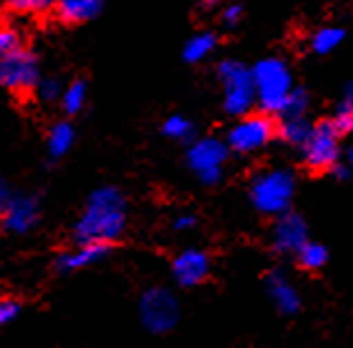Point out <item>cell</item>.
<instances>
[{
	"instance_id": "14",
	"label": "cell",
	"mask_w": 353,
	"mask_h": 348,
	"mask_svg": "<svg viewBox=\"0 0 353 348\" xmlns=\"http://www.w3.org/2000/svg\"><path fill=\"white\" fill-rule=\"evenodd\" d=\"M109 252H111V245H106V243L79 245L74 252H65L56 258V270L58 272H74V270H81V267L95 265L109 256Z\"/></svg>"
},
{
	"instance_id": "24",
	"label": "cell",
	"mask_w": 353,
	"mask_h": 348,
	"mask_svg": "<svg viewBox=\"0 0 353 348\" xmlns=\"http://www.w3.org/2000/svg\"><path fill=\"white\" fill-rule=\"evenodd\" d=\"M310 111V95L305 88H298V85H293L289 97H286V102L282 106V111L277 113V118H291V116H307Z\"/></svg>"
},
{
	"instance_id": "34",
	"label": "cell",
	"mask_w": 353,
	"mask_h": 348,
	"mask_svg": "<svg viewBox=\"0 0 353 348\" xmlns=\"http://www.w3.org/2000/svg\"><path fill=\"white\" fill-rule=\"evenodd\" d=\"M199 3H201L203 8H215V5L219 3V0H199Z\"/></svg>"
},
{
	"instance_id": "6",
	"label": "cell",
	"mask_w": 353,
	"mask_h": 348,
	"mask_svg": "<svg viewBox=\"0 0 353 348\" xmlns=\"http://www.w3.org/2000/svg\"><path fill=\"white\" fill-rule=\"evenodd\" d=\"M342 136L335 130V125L330 120H323V123L312 125L310 136L305 139V143L301 145V159L305 164V169L310 171H330L332 166L339 162V155H342Z\"/></svg>"
},
{
	"instance_id": "1",
	"label": "cell",
	"mask_w": 353,
	"mask_h": 348,
	"mask_svg": "<svg viewBox=\"0 0 353 348\" xmlns=\"http://www.w3.org/2000/svg\"><path fill=\"white\" fill-rule=\"evenodd\" d=\"M128 222V203L116 187H99L85 201V207L74 226L77 245L106 243L121 238Z\"/></svg>"
},
{
	"instance_id": "9",
	"label": "cell",
	"mask_w": 353,
	"mask_h": 348,
	"mask_svg": "<svg viewBox=\"0 0 353 348\" xmlns=\"http://www.w3.org/2000/svg\"><path fill=\"white\" fill-rule=\"evenodd\" d=\"M229 152L231 150L226 141H219V139L212 136L199 139L188 150V166L203 185L215 187L224 178V166L226 159H229Z\"/></svg>"
},
{
	"instance_id": "31",
	"label": "cell",
	"mask_w": 353,
	"mask_h": 348,
	"mask_svg": "<svg viewBox=\"0 0 353 348\" xmlns=\"http://www.w3.org/2000/svg\"><path fill=\"white\" fill-rule=\"evenodd\" d=\"M328 173H330V176L335 178V180H339V183H342V180H349V178H351V173H353V171L349 169V164H339V162H337Z\"/></svg>"
},
{
	"instance_id": "32",
	"label": "cell",
	"mask_w": 353,
	"mask_h": 348,
	"mask_svg": "<svg viewBox=\"0 0 353 348\" xmlns=\"http://www.w3.org/2000/svg\"><path fill=\"white\" fill-rule=\"evenodd\" d=\"M12 196H14V194H12L10 185L5 183L3 178H0V215H3V210H5V207H8V203L12 201Z\"/></svg>"
},
{
	"instance_id": "23",
	"label": "cell",
	"mask_w": 353,
	"mask_h": 348,
	"mask_svg": "<svg viewBox=\"0 0 353 348\" xmlns=\"http://www.w3.org/2000/svg\"><path fill=\"white\" fill-rule=\"evenodd\" d=\"M85 88L83 81H72L68 88H63V95H61V106L68 116H77L79 111L85 106Z\"/></svg>"
},
{
	"instance_id": "30",
	"label": "cell",
	"mask_w": 353,
	"mask_h": 348,
	"mask_svg": "<svg viewBox=\"0 0 353 348\" xmlns=\"http://www.w3.org/2000/svg\"><path fill=\"white\" fill-rule=\"evenodd\" d=\"M173 229L176 231H192L196 229V217L190 215V212H185V215H178L173 219Z\"/></svg>"
},
{
	"instance_id": "20",
	"label": "cell",
	"mask_w": 353,
	"mask_h": 348,
	"mask_svg": "<svg viewBox=\"0 0 353 348\" xmlns=\"http://www.w3.org/2000/svg\"><path fill=\"white\" fill-rule=\"evenodd\" d=\"M215 49H217L215 32H196L194 37H190L188 42H185L183 58L188 60V63H201V60L208 58Z\"/></svg>"
},
{
	"instance_id": "2",
	"label": "cell",
	"mask_w": 353,
	"mask_h": 348,
	"mask_svg": "<svg viewBox=\"0 0 353 348\" xmlns=\"http://www.w3.org/2000/svg\"><path fill=\"white\" fill-rule=\"evenodd\" d=\"M252 81H254L256 106L268 116L277 118L282 106L293 88L291 70L279 58H263L252 67Z\"/></svg>"
},
{
	"instance_id": "26",
	"label": "cell",
	"mask_w": 353,
	"mask_h": 348,
	"mask_svg": "<svg viewBox=\"0 0 353 348\" xmlns=\"http://www.w3.org/2000/svg\"><path fill=\"white\" fill-rule=\"evenodd\" d=\"M35 90H39V97H42L44 102H53V99H61L63 83L58 81V79H53V76H46V79H39Z\"/></svg>"
},
{
	"instance_id": "8",
	"label": "cell",
	"mask_w": 353,
	"mask_h": 348,
	"mask_svg": "<svg viewBox=\"0 0 353 348\" xmlns=\"http://www.w3.org/2000/svg\"><path fill=\"white\" fill-rule=\"evenodd\" d=\"M39 79V63L35 53L14 46L5 56H0V85L17 95H26L37 88Z\"/></svg>"
},
{
	"instance_id": "17",
	"label": "cell",
	"mask_w": 353,
	"mask_h": 348,
	"mask_svg": "<svg viewBox=\"0 0 353 348\" xmlns=\"http://www.w3.org/2000/svg\"><path fill=\"white\" fill-rule=\"evenodd\" d=\"M72 143H74V127L70 123H56L51 127L49 136H46V150L53 159L68 155Z\"/></svg>"
},
{
	"instance_id": "3",
	"label": "cell",
	"mask_w": 353,
	"mask_h": 348,
	"mask_svg": "<svg viewBox=\"0 0 353 348\" xmlns=\"http://www.w3.org/2000/svg\"><path fill=\"white\" fill-rule=\"evenodd\" d=\"M296 196V176L289 169H268L254 176L250 185V201L263 215H282L291 210Z\"/></svg>"
},
{
	"instance_id": "22",
	"label": "cell",
	"mask_w": 353,
	"mask_h": 348,
	"mask_svg": "<svg viewBox=\"0 0 353 348\" xmlns=\"http://www.w3.org/2000/svg\"><path fill=\"white\" fill-rule=\"evenodd\" d=\"M162 134L166 139H171V141H192L194 139V125H192V120L176 113V116L164 120Z\"/></svg>"
},
{
	"instance_id": "27",
	"label": "cell",
	"mask_w": 353,
	"mask_h": 348,
	"mask_svg": "<svg viewBox=\"0 0 353 348\" xmlns=\"http://www.w3.org/2000/svg\"><path fill=\"white\" fill-rule=\"evenodd\" d=\"M19 314H21V305L17 300H0V327L10 325Z\"/></svg>"
},
{
	"instance_id": "28",
	"label": "cell",
	"mask_w": 353,
	"mask_h": 348,
	"mask_svg": "<svg viewBox=\"0 0 353 348\" xmlns=\"http://www.w3.org/2000/svg\"><path fill=\"white\" fill-rule=\"evenodd\" d=\"M14 46H19L17 32L10 28H0V56H5V53L12 51Z\"/></svg>"
},
{
	"instance_id": "11",
	"label": "cell",
	"mask_w": 353,
	"mask_h": 348,
	"mask_svg": "<svg viewBox=\"0 0 353 348\" xmlns=\"http://www.w3.org/2000/svg\"><path fill=\"white\" fill-rule=\"evenodd\" d=\"M173 279L183 286V289H194L203 284L210 274V256L201 249H185L173 258L171 265Z\"/></svg>"
},
{
	"instance_id": "5",
	"label": "cell",
	"mask_w": 353,
	"mask_h": 348,
	"mask_svg": "<svg viewBox=\"0 0 353 348\" xmlns=\"http://www.w3.org/2000/svg\"><path fill=\"white\" fill-rule=\"evenodd\" d=\"M277 139V123L268 113H245L226 134V145L236 155H254Z\"/></svg>"
},
{
	"instance_id": "19",
	"label": "cell",
	"mask_w": 353,
	"mask_h": 348,
	"mask_svg": "<svg viewBox=\"0 0 353 348\" xmlns=\"http://www.w3.org/2000/svg\"><path fill=\"white\" fill-rule=\"evenodd\" d=\"M346 30L339 28V25H323L319 28L314 35L310 37V49L316 53V56H328L337 49L339 44L344 42Z\"/></svg>"
},
{
	"instance_id": "7",
	"label": "cell",
	"mask_w": 353,
	"mask_h": 348,
	"mask_svg": "<svg viewBox=\"0 0 353 348\" xmlns=\"http://www.w3.org/2000/svg\"><path fill=\"white\" fill-rule=\"evenodd\" d=\"M139 318H141V323L148 332L166 334L178 325L181 305H178L176 296H173L169 289L155 286V289H148L141 296V303H139Z\"/></svg>"
},
{
	"instance_id": "10",
	"label": "cell",
	"mask_w": 353,
	"mask_h": 348,
	"mask_svg": "<svg viewBox=\"0 0 353 348\" xmlns=\"http://www.w3.org/2000/svg\"><path fill=\"white\" fill-rule=\"evenodd\" d=\"M310 240V231L305 219L298 212L286 210L277 215L272 224V249L277 254H296Z\"/></svg>"
},
{
	"instance_id": "16",
	"label": "cell",
	"mask_w": 353,
	"mask_h": 348,
	"mask_svg": "<svg viewBox=\"0 0 353 348\" xmlns=\"http://www.w3.org/2000/svg\"><path fill=\"white\" fill-rule=\"evenodd\" d=\"M312 132V123L307 116H291V118H279L277 123V136L282 139L286 145H293V148H301L305 143V139L310 136Z\"/></svg>"
},
{
	"instance_id": "33",
	"label": "cell",
	"mask_w": 353,
	"mask_h": 348,
	"mask_svg": "<svg viewBox=\"0 0 353 348\" xmlns=\"http://www.w3.org/2000/svg\"><path fill=\"white\" fill-rule=\"evenodd\" d=\"M346 164H349V169L353 171V145L349 150H346Z\"/></svg>"
},
{
	"instance_id": "29",
	"label": "cell",
	"mask_w": 353,
	"mask_h": 348,
	"mask_svg": "<svg viewBox=\"0 0 353 348\" xmlns=\"http://www.w3.org/2000/svg\"><path fill=\"white\" fill-rule=\"evenodd\" d=\"M241 19H243V8H241V5H236V3H231L229 8L222 12L224 25H236L238 21H241Z\"/></svg>"
},
{
	"instance_id": "12",
	"label": "cell",
	"mask_w": 353,
	"mask_h": 348,
	"mask_svg": "<svg viewBox=\"0 0 353 348\" xmlns=\"http://www.w3.org/2000/svg\"><path fill=\"white\" fill-rule=\"evenodd\" d=\"M39 219V203L35 196H12L8 207L0 215V224L8 233L23 236Z\"/></svg>"
},
{
	"instance_id": "21",
	"label": "cell",
	"mask_w": 353,
	"mask_h": 348,
	"mask_svg": "<svg viewBox=\"0 0 353 348\" xmlns=\"http://www.w3.org/2000/svg\"><path fill=\"white\" fill-rule=\"evenodd\" d=\"M296 260H298V265L303 267V270H307V272H316V270H321V267H325V263H328V249H325L323 245H319V243H312V240H307L301 249H298L296 254Z\"/></svg>"
},
{
	"instance_id": "4",
	"label": "cell",
	"mask_w": 353,
	"mask_h": 348,
	"mask_svg": "<svg viewBox=\"0 0 353 348\" xmlns=\"http://www.w3.org/2000/svg\"><path fill=\"white\" fill-rule=\"evenodd\" d=\"M217 79L222 83V104L229 116L241 118L254 109V81H252V72L243 63H238V60H222L217 65Z\"/></svg>"
},
{
	"instance_id": "15",
	"label": "cell",
	"mask_w": 353,
	"mask_h": 348,
	"mask_svg": "<svg viewBox=\"0 0 353 348\" xmlns=\"http://www.w3.org/2000/svg\"><path fill=\"white\" fill-rule=\"evenodd\" d=\"M102 10V0H53V12L63 23H83L95 19Z\"/></svg>"
},
{
	"instance_id": "18",
	"label": "cell",
	"mask_w": 353,
	"mask_h": 348,
	"mask_svg": "<svg viewBox=\"0 0 353 348\" xmlns=\"http://www.w3.org/2000/svg\"><path fill=\"white\" fill-rule=\"evenodd\" d=\"M330 123L335 125L339 136H349V134H353V81L344 85L342 97H339L335 116H332Z\"/></svg>"
},
{
	"instance_id": "13",
	"label": "cell",
	"mask_w": 353,
	"mask_h": 348,
	"mask_svg": "<svg viewBox=\"0 0 353 348\" xmlns=\"http://www.w3.org/2000/svg\"><path fill=\"white\" fill-rule=\"evenodd\" d=\"M265 289H268L270 303L275 305V309L282 314V316H296V314L301 311V307H303L301 293L291 284L289 274L284 270L268 272V277H265Z\"/></svg>"
},
{
	"instance_id": "25",
	"label": "cell",
	"mask_w": 353,
	"mask_h": 348,
	"mask_svg": "<svg viewBox=\"0 0 353 348\" xmlns=\"http://www.w3.org/2000/svg\"><path fill=\"white\" fill-rule=\"evenodd\" d=\"M5 5L17 14H39L53 10V0H5Z\"/></svg>"
}]
</instances>
